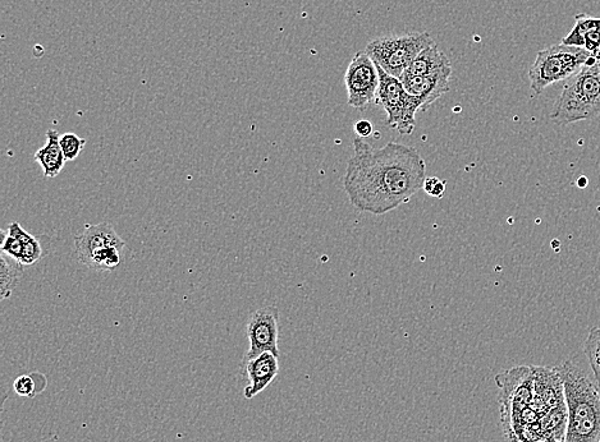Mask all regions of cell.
I'll return each instance as SVG.
<instances>
[{"label":"cell","instance_id":"obj_1","mask_svg":"<svg viewBox=\"0 0 600 442\" xmlns=\"http://www.w3.org/2000/svg\"><path fill=\"white\" fill-rule=\"evenodd\" d=\"M427 164L414 147L388 142L380 149L356 137L343 188L360 213L384 215L423 190Z\"/></svg>","mask_w":600,"mask_h":442},{"label":"cell","instance_id":"obj_2","mask_svg":"<svg viewBox=\"0 0 600 442\" xmlns=\"http://www.w3.org/2000/svg\"><path fill=\"white\" fill-rule=\"evenodd\" d=\"M558 368L569 414L565 442H600L599 385L570 361Z\"/></svg>","mask_w":600,"mask_h":442},{"label":"cell","instance_id":"obj_3","mask_svg":"<svg viewBox=\"0 0 600 442\" xmlns=\"http://www.w3.org/2000/svg\"><path fill=\"white\" fill-rule=\"evenodd\" d=\"M600 115V73L595 66L585 64L558 96L554 104L552 122L567 126L588 121Z\"/></svg>","mask_w":600,"mask_h":442},{"label":"cell","instance_id":"obj_4","mask_svg":"<svg viewBox=\"0 0 600 442\" xmlns=\"http://www.w3.org/2000/svg\"><path fill=\"white\" fill-rule=\"evenodd\" d=\"M592 54L584 48L563 43L540 50L529 69L530 87L535 94H542L548 86L556 84L580 72Z\"/></svg>","mask_w":600,"mask_h":442},{"label":"cell","instance_id":"obj_5","mask_svg":"<svg viewBox=\"0 0 600 442\" xmlns=\"http://www.w3.org/2000/svg\"><path fill=\"white\" fill-rule=\"evenodd\" d=\"M433 44L435 43L429 32H411L369 41L364 52L384 72L401 80L411 62Z\"/></svg>","mask_w":600,"mask_h":442},{"label":"cell","instance_id":"obj_6","mask_svg":"<svg viewBox=\"0 0 600 442\" xmlns=\"http://www.w3.org/2000/svg\"><path fill=\"white\" fill-rule=\"evenodd\" d=\"M379 71V89L375 103L387 113V126L401 135H411L415 131L416 114L420 112L418 101L411 98L403 87L400 78L388 75L382 68Z\"/></svg>","mask_w":600,"mask_h":442},{"label":"cell","instance_id":"obj_7","mask_svg":"<svg viewBox=\"0 0 600 442\" xmlns=\"http://www.w3.org/2000/svg\"><path fill=\"white\" fill-rule=\"evenodd\" d=\"M496 382L501 389L499 403H501L502 425H510L522 411H525L533 403V366L511 368V370L499 374Z\"/></svg>","mask_w":600,"mask_h":442},{"label":"cell","instance_id":"obj_8","mask_svg":"<svg viewBox=\"0 0 600 442\" xmlns=\"http://www.w3.org/2000/svg\"><path fill=\"white\" fill-rule=\"evenodd\" d=\"M379 82L377 64L365 52L356 53L345 75L347 104L357 110L368 108L377 99Z\"/></svg>","mask_w":600,"mask_h":442},{"label":"cell","instance_id":"obj_9","mask_svg":"<svg viewBox=\"0 0 600 442\" xmlns=\"http://www.w3.org/2000/svg\"><path fill=\"white\" fill-rule=\"evenodd\" d=\"M246 335L250 348L245 354L244 362L250 361L263 353H273L279 357V311L277 307L260 308L251 315L246 326Z\"/></svg>","mask_w":600,"mask_h":442},{"label":"cell","instance_id":"obj_10","mask_svg":"<svg viewBox=\"0 0 600 442\" xmlns=\"http://www.w3.org/2000/svg\"><path fill=\"white\" fill-rule=\"evenodd\" d=\"M533 371L534 399L531 407L537 409L544 416L551 409L566 404L560 368L533 366Z\"/></svg>","mask_w":600,"mask_h":442},{"label":"cell","instance_id":"obj_11","mask_svg":"<svg viewBox=\"0 0 600 442\" xmlns=\"http://www.w3.org/2000/svg\"><path fill=\"white\" fill-rule=\"evenodd\" d=\"M111 247H117L123 251L126 243L109 223L86 225L85 229L75 238L76 255L84 265L96 253Z\"/></svg>","mask_w":600,"mask_h":442},{"label":"cell","instance_id":"obj_12","mask_svg":"<svg viewBox=\"0 0 600 442\" xmlns=\"http://www.w3.org/2000/svg\"><path fill=\"white\" fill-rule=\"evenodd\" d=\"M452 68L424 77L402 76L407 94L418 101L420 112H427L441 96L450 91Z\"/></svg>","mask_w":600,"mask_h":442},{"label":"cell","instance_id":"obj_13","mask_svg":"<svg viewBox=\"0 0 600 442\" xmlns=\"http://www.w3.org/2000/svg\"><path fill=\"white\" fill-rule=\"evenodd\" d=\"M279 357L273 353H263L245 362L246 375L249 385L244 390L246 399H253L263 393L279 374Z\"/></svg>","mask_w":600,"mask_h":442},{"label":"cell","instance_id":"obj_14","mask_svg":"<svg viewBox=\"0 0 600 442\" xmlns=\"http://www.w3.org/2000/svg\"><path fill=\"white\" fill-rule=\"evenodd\" d=\"M61 135L57 130L47 131V144L40 147L34 156L36 163L40 165L45 178H56L62 173L66 158H64L61 144Z\"/></svg>","mask_w":600,"mask_h":442},{"label":"cell","instance_id":"obj_15","mask_svg":"<svg viewBox=\"0 0 600 442\" xmlns=\"http://www.w3.org/2000/svg\"><path fill=\"white\" fill-rule=\"evenodd\" d=\"M450 59L439 50L437 44L428 46L407 67L403 76L424 77L451 69Z\"/></svg>","mask_w":600,"mask_h":442},{"label":"cell","instance_id":"obj_16","mask_svg":"<svg viewBox=\"0 0 600 442\" xmlns=\"http://www.w3.org/2000/svg\"><path fill=\"white\" fill-rule=\"evenodd\" d=\"M567 420H569V414H567L566 404L545 413L539 421L544 441L556 440L565 442Z\"/></svg>","mask_w":600,"mask_h":442},{"label":"cell","instance_id":"obj_17","mask_svg":"<svg viewBox=\"0 0 600 442\" xmlns=\"http://www.w3.org/2000/svg\"><path fill=\"white\" fill-rule=\"evenodd\" d=\"M24 273V265L13 260L12 257L0 253V297L3 301L12 297L13 290L17 287Z\"/></svg>","mask_w":600,"mask_h":442},{"label":"cell","instance_id":"obj_18","mask_svg":"<svg viewBox=\"0 0 600 442\" xmlns=\"http://www.w3.org/2000/svg\"><path fill=\"white\" fill-rule=\"evenodd\" d=\"M7 232L20 239L22 243V265H34L41 257H43V248H41L39 239L31 236L30 233H27L17 221H13V223L9 225Z\"/></svg>","mask_w":600,"mask_h":442},{"label":"cell","instance_id":"obj_19","mask_svg":"<svg viewBox=\"0 0 600 442\" xmlns=\"http://www.w3.org/2000/svg\"><path fill=\"white\" fill-rule=\"evenodd\" d=\"M575 20L574 29L562 40V43L567 46H575V48H584L586 36L600 25V17L579 13L575 16Z\"/></svg>","mask_w":600,"mask_h":442},{"label":"cell","instance_id":"obj_20","mask_svg":"<svg viewBox=\"0 0 600 442\" xmlns=\"http://www.w3.org/2000/svg\"><path fill=\"white\" fill-rule=\"evenodd\" d=\"M41 382H47V379H45L44 375L38 374V372L30 375H21L13 382V389H15L16 394L20 395V397L34 398L36 394L45 389L44 386H39Z\"/></svg>","mask_w":600,"mask_h":442},{"label":"cell","instance_id":"obj_21","mask_svg":"<svg viewBox=\"0 0 600 442\" xmlns=\"http://www.w3.org/2000/svg\"><path fill=\"white\" fill-rule=\"evenodd\" d=\"M584 352L594 372L595 380L600 386V328L590 331L584 343Z\"/></svg>","mask_w":600,"mask_h":442},{"label":"cell","instance_id":"obj_22","mask_svg":"<svg viewBox=\"0 0 600 442\" xmlns=\"http://www.w3.org/2000/svg\"><path fill=\"white\" fill-rule=\"evenodd\" d=\"M59 144H61L64 158L67 161H75L85 149L86 140L70 132L61 136Z\"/></svg>","mask_w":600,"mask_h":442},{"label":"cell","instance_id":"obj_23","mask_svg":"<svg viewBox=\"0 0 600 442\" xmlns=\"http://www.w3.org/2000/svg\"><path fill=\"white\" fill-rule=\"evenodd\" d=\"M423 191L428 196L434 197V199H442L444 192H446V181H442L438 177H427Z\"/></svg>","mask_w":600,"mask_h":442},{"label":"cell","instance_id":"obj_24","mask_svg":"<svg viewBox=\"0 0 600 442\" xmlns=\"http://www.w3.org/2000/svg\"><path fill=\"white\" fill-rule=\"evenodd\" d=\"M584 49L588 50L593 57L597 55L600 49V25L586 36Z\"/></svg>","mask_w":600,"mask_h":442},{"label":"cell","instance_id":"obj_25","mask_svg":"<svg viewBox=\"0 0 600 442\" xmlns=\"http://www.w3.org/2000/svg\"><path fill=\"white\" fill-rule=\"evenodd\" d=\"M355 132L357 133V137L360 138L372 136L373 124L366 121V119H361V121L355 124Z\"/></svg>","mask_w":600,"mask_h":442},{"label":"cell","instance_id":"obj_26","mask_svg":"<svg viewBox=\"0 0 600 442\" xmlns=\"http://www.w3.org/2000/svg\"><path fill=\"white\" fill-rule=\"evenodd\" d=\"M588 66H595V68H597L598 72L600 73V49L597 55H595L594 57V64H588Z\"/></svg>","mask_w":600,"mask_h":442},{"label":"cell","instance_id":"obj_27","mask_svg":"<svg viewBox=\"0 0 600 442\" xmlns=\"http://www.w3.org/2000/svg\"><path fill=\"white\" fill-rule=\"evenodd\" d=\"M547 442H562V441L548 440Z\"/></svg>","mask_w":600,"mask_h":442},{"label":"cell","instance_id":"obj_28","mask_svg":"<svg viewBox=\"0 0 600 442\" xmlns=\"http://www.w3.org/2000/svg\"><path fill=\"white\" fill-rule=\"evenodd\" d=\"M538 442H547V441H538Z\"/></svg>","mask_w":600,"mask_h":442}]
</instances>
